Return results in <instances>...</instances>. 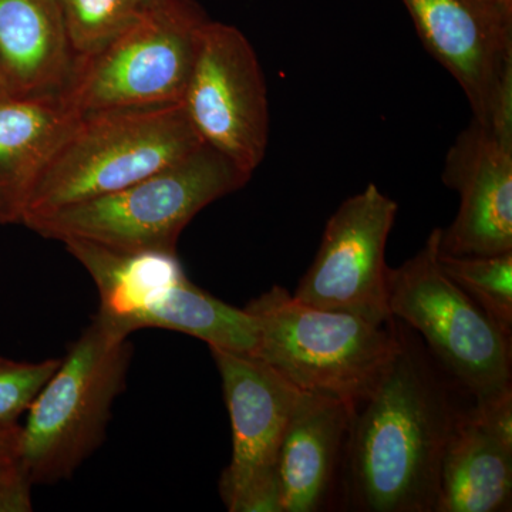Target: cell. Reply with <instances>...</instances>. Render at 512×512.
<instances>
[{
  "label": "cell",
  "mask_w": 512,
  "mask_h": 512,
  "mask_svg": "<svg viewBox=\"0 0 512 512\" xmlns=\"http://www.w3.org/2000/svg\"><path fill=\"white\" fill-rule=\"evenodd\" d=\"M396 323L399 349L350 420L343 510L434 512L444 450L474 403L420 336Z\"/></svg>",
  "instance_id": "6da1fadb"
},
{
  "label": "cell",
  "mask_w": 512,
  "mask_h": 512,
  "mask_svg": "<svg viewBox=\"0 0 512 512\" xmlns=\"http://www.w3.org/2000/svg\"><path fill=\"white\" fill-rule=\"evenodd\" d=\"M201 144L181 103L82 114L37 174L20 222L123 190Z\"/></svg>",
  "instance_id": "7a4b0ae2"
},
{
  "label": "cell",
  "mask_w": 512,
  "mask_h": 512,
  "mask_svg": "<svg viewBox=\"0 0 512 512\" xmlns=\"http://www.w3.org/2000/svg\"><path fill=\"white\" fill-rule=\"evenodd\" d=\"M251 177L202 143L177 163L123 190L30 215L20 224L60 242L80 239L120 251L177 252L178 238L192 218L244 188Z\"/></svg>",
  "instance_id": "3957f363"
},
{
  "label": "cell",
  "mask_w": 512,
  "mask_h": 512,
  "mask_svg": "<svg viewBox=\"0 0 512 512\" xmlns=\"http://www.w3.org/2000/svg\"><path fill=\"white\" fill-rule=\"evenodd\" d=\"M256 323V359L296 389L348 403L369 396L399 349L396 319L383 325L326 311L274 286L245 306Z\"/></svg>",
  "instance_id": "277c9868"
},
{
  "label": "cell",
  "mask_w": 512,
  "mask_h": 512,
  "mask_svg": "<svg viewBox=\"0 0 512 512\" xmlns=\"http://www.w3.org/2000/svg\"><path fill=\"white\" fill-rule=\"evenodd\" d=\"M130 336L97 313L37 394L20 433L32 485L69 478L103 443L111 407L126 387Z\"/></svg>",
  "instance_id": "5b68a950"
},
{
  "label": "cell",
  "mask_w": 512,
  "mask_h": 512,
  "mask_svg": "<svg viewBox=\"0 0 512 512\" xmlns=\"http://www.w3.org/2000/svg\"><path fill=\"white\" fill-rule=\"evenodd\" d=\"M63 244L92 276L100 295L97 313L111 325L130 335L144 328L175 330L208 348L255 356L254 318L192 284L177 252L120 251L80 239Z\"/></svg>",
  "instance_id": "8992f818"
},
{
  "label": "cell",
  "mask_w": 512,
  "mask_h": 512,
  "mask_svg": "<svg viewBox=\"0 0 512 512\" xmlns=\"http://www.w3.org/2000/svg\"><path fill=\"white\" fill-rule=\"evenodd\" d=\"M440 232L433 229L416 255L389 268L387 306L474 402H488L512 390V339L443 271Z\"/></svg>",
  "instance_id": "52a82bcc"
},
{
  "label": "cell",
  "mask_w": 512,
  "mask_h": 512,
  "mask_svg": "<svg viewBox=\"0 0 512 512\" xmlns=\"http://www.w3.org/2000/svg\"><path fill=\"white\" fill-rule=\"evenodd\" d=\"M207 20L192 0H153L120 35L76 60L64 100L79 116L181 103Z\"/></svg>",
  "instance_id": "ba28073f"
},
{
  "label": "cell",
  "mask_w": 512,
  "mask_h": 512,
  "mask_svg": "<svg viewBox=\"0 0 512 512\" xmlns=\"http://www.w3.org/2000/svg\"><path fill=\"white\" fill-rule=\"evenodd\" d=\"M181 106L202 143L245 173H255L268 150V89L241 30L205 22Z\"/></svg>",
  "instance_id": "9c48e42d"
},
{
  "label": "cell",
  "mask_w": 512,
  "mask_h": 512,
  "mask_svg": "<svg viewBox=\"0 0 512 512\" xmlns=\"http://www.w3.org/2000/svg\"><path fill=\"white\" fill-rule=\"evenodd\" d=\"M232 429L231 463L220 481L231 512H282L278 457L301 390L254 356L210 348Z\"/></svg>",
  "instance_id": "30bf717a"
},
{
  "label": "cell",
  "mask_w": 512,
  "mask_h": 512,
  "mask_svg": "<svg viewBox=\"0 0 512 512\" xmlns=\"http://www.w3.org/2000/svg\"><path fill=\"white\" fill-rule=\"evenodd\" d=\"M421 42L456 79L473 119L512 130V5L504 0H400Z\"/></svg>",
  "instance_id": "8fae6325"
},
{
  "label": "cell",
  "mask_w": 512,
  "mask_h": 512,
  "mask_svg": "<svg viewBox=\"0 0 512 512\" xmlns=\"http://www.w3.org/2000/svg\"><path fill=\"white\" fill-rule=\"evenodd\" d=\"M397 202L369 184L340 204L323 231L318 254L293 298L326 311L353 313L383 325L387 306L386 245Z\"/></svg>",
  "instance_id": "7c38bea8"
},
{
  "label": "cell",
  "mask_w": 512,
  "mask_h": 512,
  "mask_svg": "<svg viewBox=\"0 0 512 512\" xmlns=\"http://www.w3.org/2000/svg\"><path fill=\"white\" fill-rule=\"evenodd\" d=\"M443 181L460 195L440 252L491 256L512 252V130L471 119L448 150Z\"/></svg>",
  "instance_id": "4fadbf2b"
},
{
  "label": "cell",
  "mask_w": 512,
  "mask_h": 512,
  "mask_svg": "<svg viewBox=\"0 0 512 512\" xmlns=\"http://www.w3.org/2000/svg\"><path fill=\"white\" fill-rule=\"evenodd\" d=\"M353 410L333 397L299 393L279 450L282 512H318L333 504Z\"/></svg>",
  "instance_id": "5bb4252c"
},
{
  "label": "cell",
  "mask_w": 512,
  "mask_h": 512,
  "mask_svg": "<svg viewBox=\"0 0 512 512\" xmlns=\"http://www.w3.org/2000/svg\"><path fill=\"white\" fill-rule=\"evenodd\" d=\"M74 64L57 0H0V80L9 97L63 93Z\"/></svg>",
  "instance_id": "9a60e30c"
},
{
  "label": "cell",
  "mask_w": 512,
  "mask_h": 512,
  "mask_svg": "<svg viewBox=\"0 0 512 512\" xmlns=\"http://www.w3.org/2000/svg\"><path fill=\"white\" fill-rule=\"evenodd\" d=\"M77 117L62 93L0 101V224L20 222L33 181Z\"/></svg>",
  "instance_id": "2e32d148"
},
{
  "label": "cell",
  "mask_w": 512,
  "mask_h": 512,
  "mask_svg": "<svg viewBox=\"0 0 512 512\" xmlns=\"http://www.w3.org/2000/svg\"><path fill=\"white\" fill-rule=\"evenodd\" d=\"M471 407L444 450L434 512L511 510L512 450L478 423Z\"/></svg>",
  "instance_id": "e0dca14e"
},
{
  "label": "cell",
  "mask_w": 512,
  "mask_h": 512,
  "mask_svg": "<svg viewBox=\"0 0 512 512\" xmlns=\"http://www.w3.org/2000/svg\"><path fill=\"white\" fill-rule=\"evenodd\" d=\"M443 271L512 339V252L454 256L440 252Z\"/></svg>",
  "instance_id": "ac0fdd59"
},
{
  "label": "cell",
  "mask_w": 512,
  "mask_h": 512,
  "mask_svg": "<svg viewBox=\"0 0 512 512\" xmlns=\"http://www.w3.org/2000/svg\"><path fill=\"white\" fill-rule=\"evenodd\" d=\"M77 59L97 52L146 8L144 0H57Z\"/></svg>",
  "instance_id": "d6986e66"
},
{
  "label": "cell",
  "mask_w": 512,
  "mask_h": 512,
  "mask_svg": "<svg viewBox=\"0 0 512 512\" xmlns=\"http://www.w3.org/2000/svg\"><path fill=\"white\" fill-rule=\"evenodd\" d=\"M60 359L42 362H19L0 357V426L18 424L28 412L37 394L49 382L60 365Z\"/></svg>",
  "instance_id": "ffe728a7"
},
{
  "label": "cell",
  "mask_w": 512,
  "mask_h": 512,
  "mask_svg": "<svg viewBox=\"0 0 512 512\" xmlns=\"http://www.w3.org/2000/svg\"><path fill=\"white\" fill-rule=\"evenodd\" d=\"M22 426H0V512L33 510L32 488L22 456H20Z\"/></svg>",
  "instance_id": "44dd1931"
},
{
  "label": "cell",
  "mask_w": 512,
  "mask_h": 512,
  "mask_svg": "<svg viewBox=\"0 0 512 512\" xmlns=\"http://www.w3.org/2000/svg\"><path fill=\"white\" fill-rule=\"evenodd\" d=\"M9 99V94L6 92L5 86H3L2 80H0V101Z\"/></svg>",
  "instance_id": "7402d4cb"
},
{
  "label": "cell",
  "mask_w": 512,
  "mask_h": 512,
  "mask_svg": "<svg viewBox=\"0 0 512 512\" xmlns=\"http://www.w3.org/2000/svg\"><path fill=\"white\" fill-rule=\"evenodd\" d=\"M144 2H146V5H148V3L153 2V0H144Z\"/></svg>",
  "instance_id": "603a6c76"
},
{
  "label": "cell",
  "mask_w": 512,
  "mask_h": 512,
  "mask_svg": "<svg viewBox=\"0 0 512 512\" xmlns=\"http://www.w3.org/2000/svg\"><path fill=\"white\" fill-rule=\"evenodd\" d=\"M504 2L511 3L512 5V0H504Z\"/></svg>",
  "instance_id": "cb8c5ba5"
}]
</instances>
